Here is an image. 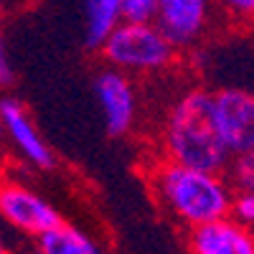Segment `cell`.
I'll return each instance as SVG.
<instances>
[{
    "instance_id": "cell-1",
    "label": "cell",
    "mask_w": 254,
    "mask_h": 254,
    "mask_svg": "<svg viewBox=\"0 0 254 254\" xmlns=\"http://www.w3.org/2000/svg\"><path fill=\"white\" fill-rule=\"evenodd\" d=\"M165 150L173 163L201 171L221 173L229 165L231 153L216 122L214 94L196 89L176 104L165 125Z\"/></svg>"
},
{
    "instance_id": "cell-2",
    "label": "cell",
    "mask_w": 254,
    "mask_h": 254,
    "mask_svg": "<svg viewBox=\"0 0 254 254\" xmlns=\"http://www.w3.org/2000/svg\"><path fill=\"white\" fill-rule=\"evenodd\" d=\"M155 188L160 203L188 229L229 216L231 190L214 171H201L171 160L158 171Z\"/></svg>"
},
{
    "instance_id": "cell-3",
    "label": "cell",
    "mask_w": 254,
    "mask_h": 254,
    "mask_svg": "<svg viewBox=\"0 0 254 254\" xmlns=\"http://www.w3.org/2000/svg\"><path fill=\"white\" fill-rule=\"evenodd\" d=\"M104 56L117 69L153 71L165 66L173 56V46L153 20H120L102 41Z\"/></svg>"
},
{
    "instance_id": "cell-4",
    "label": "cell",
    "mask_w": 254,
    "mask_h": 254,
    "mask_svg": "<svg viewBox=\"0 0 254 254\" xmlns=\"http://www.w3.org/2000/svg\"><path fill=\"white\" fill-rule=\"evenodd\" d=\"M216 122L231 155L254 150V99L244 89H221L214 94Z\"/></svg>"
},
{
    "instance_id": "cell-5",
    "label": "cell",
    "mask_w": 254,
    "mask_h": 254,
    "mask_svg": "<svg viewBox=\"0 0 254 254\" xmlns=\"http://www.w3.org/2000/svg\"><path fill=\"white\" fill-rule=\"evenodd\" d=\"M0 216L31 237H38L61 224V216L44 198L18 183H0Z\"/></svg>"
},
{
    "instance_id": "cell-6",
    "label": "cell",
    "mask_w": 254,
    "mask_h": 254,
    "mask_svg": "<svg viewBox=\"0 0 254 254\" xmlns=\"http://www.w3.org/2000/svg\"><path fill=\"white\" fill-rule=\"evenodd\" d=\"M211 0H155L153 23L171 41V46H188L201 36L208 20Z\"/></svg>"
},
{
    "instance_id": "cell-7",
    "label": "cell",
    "mask_w": 254,
    "mask_h": 254,
    "mask_svg": "<svg viewBox=\"0 0 254 254\" xmlns=\"http://www.w3.org/2000/svg\"><path fill=\"white\" fill-rule=\"evenodd\" d=\"M190 249L196 254H252L254 239L249 226H242L231 216H221L190 229Z\"/></svg>"
},
{
    "instance_id": "cell-8",
    "label": "cell",
    "mask_w": 254,
    "mask_h": 254,
    "mask_svg": "<svg viewBox=\"0 0 254 254\" xmlns=\"http://www.w3.org/2000/svg\"><path fill=\"white\" fill-rule=\"evenodd\" d=\"M110 135H125L135 120V92L122 71H104L94 84Z\"/></svg>"
},
{
    "instance_id": "cell-9",
    "label": "cell",
    "mask_w": 254,
    "mask_h": 254,
    "mask_svg": "<svg viewBox=\"0 0 254 254\" xmlns=\"http://www.w3.org/2000/svg\"><path fill=\"white\" fill-rule=\"evenodd\" d=\"M0 127L13 137V142L23 150V155L33 165H38V168H51L54 165V155L49 150V145L41 140L31 117L26 115V110L20 107L15 99L0 102Z\"/></svg>"
},
{
    "instance_id": "cell-10",
    "label": "cell",
    "mask_w": 254,
    "mask_h": 254,
    "mask_svg": "<svg viewBox=\"0 0 254 254\" xmlns=\"http://www.w3.org/2000/svg\"><path fill=\"white\" fill-rule=\"evenodd\" d=\"M38 249L44 254H97V244L76 229L64 226V221L44 234H38Z\"/></svg>"
},
{
    "instance_id": "cell-11",
    "label": "cell",
    "mask_w": 254,
    "mask_h": 254,
    "mask_svg": "<svg viewBox=\"0 0 254 254\" xmlns=\"http://www.w3.org/2000/svg\"><path fill=\"white\" fill-rule=\"evenodd\" d=\"M122 20L120 0H89L87 3V46L97 49L107 33Z\"/></svg>"
},
{
    "instance_id": "cell-12",
    "label": "cell",
    "mask_w": 254,
    "mask_h": 254,
    "mask_svg": "<svg viewBox=\"0 0 254 254\" xmlns=\"http://www.w3.org/2000/svg\"><path fill=\"white\" fill-rule=\"evenodd\" d=\"M229 216L234 221H239L242 226H252V221H254V196H252V190H239L237 196H231Z\"/></svg>"
},
{
    "instance_id": "cell-13",
    "label": "cell",
    "mask_w": 254,
    "mask_h": 254,
    "mask_svg": "<svg viewBox=\"0 0 254 254\" xmlns=\"http://www.w3.org/2000/svg\"><path fill=\"white\" fill-rule=\"evenodd\" d=\"M231 173H234V183L239 186V190H252V186H254V155H252V150L234 155Z\"/></svg>"
},
{
    "instance_id": "cell-14",
    "label": "cell",
    "mask_w": 254,
    "mask_h": 254,
    "mask_svg": "<svg viewBox=\"0 0 254 254\" xmlns=\"http://www.w3.org/2000/svg\"><path fill=\"white\" fill-rule=\"evenodd\" d=\"M155 0H120L122 20H153Z\"/></svg>"
},
{
    "instance_id": "cell-15",
    "label": "cell",
    "mask_w": 254,
    "mask_h": 254,
    "mask_svg": "<svg viewBox=\"0 0 254 254\" xmlns=\"http://www.w3.org/2000/svg\"><path fill=\"white\" fill-rule=\"evenodd\" d=\"M10 81H13V66H10L8 54H5L3 33H0V84H10Z\"/></svg>"
},
{
    "instance_id": "cell-16",
    "label": "cell",
    "mask_w": 254,
    "mask_h": 254,
    "mask_svg": "<svg viewBox=\"0 0 254 254\" xmlns=\"http://www.w3.org/2000/svg\"><path fill=\"white\" fill-rule=\"evenodd\" d=\"M219 3L239 15H252V10H254V0H219Z\"/></svg>"
},
{
    "instance_id": "cell-17",
    "label": "cell",
    "mask_w": 254,
    "mask_h": 254,
    "mask_svg": "<svg viewBox=\"0 0 254 254\" xmlns=\"http://www.w3.org/2000/svg\"><path fill=\"white\" fill-rule=\"evenodd\" d=\"M5 252V239H3V234H0V254Z\"/></svg>"
},
{
    "instance_id": "cell-18",
    "label": "cell",
    "mask_w": 254,
    "mask_h": 254,
    "mask_svg": "<svg viewBox=\"0 0 254 254\" xmlns=\"http://www.w3.org/2000/svg\"><path fill=\"white\" fill-rule=\"evenodd\" d=\"M0 132H3V127H0Z\"/></svg>"
},
{
    "instance_id": "cell-19",
    "label": "cell",
    "mask_w": 254,
    "mask_h": 254,
    "mask_svg": "<svg viewBox=\"0 0 254 254\" xmlns=\"http://www.w3.org/2000/svg\"><path fill=\"white\" fill-rule=\"evenodd\" d=\"M0 3H3V0H0Z\"/></svg>"
}]
</instances>
